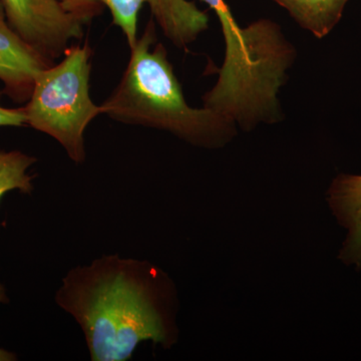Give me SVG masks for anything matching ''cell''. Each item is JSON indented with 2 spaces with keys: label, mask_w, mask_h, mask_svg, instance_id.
Returning <instances> with one entry per match:
<instances>
[{
  "label": "cell",
  "mask_w": 361,
  "mask_h": 361,
  "mask_svg": "<svg viewBox=\"0 0 361 361\" xmlns=\"http://www.w3.org/2000/svg\"><path fill=\"white\" fill-rule=\"evenodd\" d=\"M4 90H0V127H23L26 126V116L23 108L7 109L2 106Z\"/></svg>",
  "instance_id": "30bf717a"
},
{
  "label": "cell",
  "mask_w": 361,
  "mask_h": 361,
  "mask_svg": "<svg viewBox=\"0 0 361 361\" xmlns=\"http://www.w3.org/2000/svg\"><path fill=\"white\" fill-rule=\"evenodd\" d=\"M90 71L89 44L71 45L61 61L40 71L21 106L26 125L58 141L77 164L85 160V130L103 115L90 97Z\"/></svg>",
  "instance_id": "3957f363"
},
{
  "label": "cell",
  "mask_w": 361,
  "mask_h": 361,
  "mask_svg": "<svg viewBox=\"0 0 361 361\" xmlns=\"http://www.w3.org/2000/svg\"><path fill=\"white\" fill-rule=\"evenodd\" d=\"M56 303L84 332L90 360H130L142 341H175L168 277L146 261L106 255L71 269Z\"/></svg>",
  "instance_id": "6da1fadb"
},
{
  "label": "cell",
  "mask_w": 361,
  "mask_h": 361,
  "mask_svg": "<svg viewBox=\"0 0 361 361\" xmlns=\"http://www.w3.org/2000/svg\"><path fill=\"white\" fill-rule=\"evenodd\" d=\"M329 202L338 222L348 230L339 257L346 264L361 268V176L336 178L329 188Z\"/></svg>",
  "instance_id": "52a82bcc"
},
{
  "label": "cell",
  "mask_w": 361,
  "mask_h": 361,
  "mask_svg": "<svg viewBox=\"0 0 361 361\" xmlns=\"http://www.w3.org/2000/svg\"><path fill=\"white\" fill-rule=\"evenodd\" d=\"M130 51L120 82L101 104L103 115L127 125L167 130L204 148L224 146L234 137L236 123L231 118L187 104L167 49L158 42L153 18Z\"/></svg>",
  "instance_id": "7a4b0ae2"
},
{
  "label": "cell",
  "mask_w": 361,
  "mask_h": 361,
  "mask_svg": "<svg viewBox=\"0 0 361 361\" xmlns=\"http://www.w3.org/2000/svg\"><path fill=\"white\" fill-rule=\"evenodd\" d=\"M110 11L113 23L118 26L129 47L137 39V20L144 4H148L152 18L172 44L187 49L209 27V16L189 0H101Z\"/></svg>",
  "instance_id": "5b68a950"
},
{
  "label": "cell",
  "mask_w": 361,
  "mask_h": 361,
  "mask_svg": "<svg viewBox=\"0 0 361 361\" xmlns=\"http://www.w3.org/2000/svg\"><path fill=\"white\" fill-rule=\"evenodd\" d=\"M78 1H80V4H84V6L89 7V8L94 11L96 13H99L104 6L101 0H78Z\"/></svg>",
  "instance_id": "7c38bea8"
},
{
  "label": "cell",
  "mask_w": 361,
  "mask_h": 361,
  "mask_svg": "<svg viewBox=\"0 0 361 361\" xmlns=\"http://www.w3.org/2000/svg\"><path fill=\"white\" fill-rule=\"evenodd\" d=\"M317 39L329 35L338 25L349 0H273Z\"/></svg>",
  "instance_id": "ba28073f"
},
{
  "label": "cell",
  "mask_w": 361,
  "mask_h": 361,
  "mask_svg": "<svg viewBox=\"0 0 361 361\" xmlns=\"http://www.w3.org/2000/svg\"><path fill=\"white\" fill-rule=\"evenodd\" d=\"M51 66L23 40L7 21L0 4V82L4 94L16 104H25L32 96L37 75Z\"/></svg>",
  "instance_id": "8992f818"
},
{
  "label": "cell",
  "mask_w": 361,
  "mask_h": 361,
  "mask_svg": "<svg viewBox=\"0 0 361 361\" xmlns=\"http://www.w3.org/2000/svg\"><path fill=\"white\" fill-rule=\"evenodd\" d=\"M11 27L52 66L94 16L78 0H0Z\"/></svg>",
  "instance_id": "277c9868"
},
{
  "label": "cell",
  "mask_w": 361,
  "mask_h": 361,
  "mask_svg": "<svg viewBox=\"0 0 361 361\" xmlns=\"http://www.w3.org/2000/svg\"><path fill=\"white\" fill-rule=\"evenodd\" d=\"M35 161L37 159L20 151L0 152V199L13 190L32 192V177L27 170Z\"/></svg>",
  "instance_id": "9c48e42d"
},
{
  "label": "cell",
  "mask_w": 361,
  "mask_h": 361,
  "mask_svg": "<svg viewBox=\"0 0 361 361\" xmlns=\"http://www.w3.org/2000/svg\"><path fill=\"white\" fill-rule=\"evenodd\" d=\"M7 300H8V299H7L6 289H4V287L0 284V303L7 302Z\"/></svg>",
  "instance_id": "5bb4252c"
},
{
  "label": "cell",
  "mask_w": 361,
  "mask_h": 361,
  "mask_svg": "<svg viewBox=\"0 0 361 361\" xmlns=\"http://www.w3.org/2000/svg\"><path fill=\"white\" fill-rule=\"evenodd\" d=\"M201 1L205 2L207 6L212 9L217 16L220 23H229L234 18L231 11H230L229 6L226 4L224 0H201Z\"/></svg>",
  "instance_id": "8fae6325"
},
{
  "label": "cell",
  "mask_w": 361,
  "mask_h": 361,
  "mask_svg": "<svg viewBox=\"0 0 361 361\" xmlns=\"http://www.w3.org/2000/svg\"><path fill=\"white\" fill-rule=\"evenodd\" d=\"M16 360V356L9 351L0 348V361H13Z\"/></svg>",
  "instance_id": "4fadbf2b"
}]
</instances>
